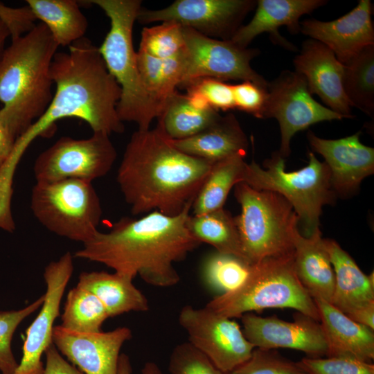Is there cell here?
<instances>
[{"mask_svg":"<svg viewBox=\"0 0 374 374\" xmlns=\"http://www.w3.org/2000/svg\"><path fill=\"white\" fill-rule=\"evenodd\" d=\"M213 165L179 150L157 127L137 130L125 147L116 181L133 215L175 216L192 207Z\"/></svg>","mask_w":374,"mask_h":374,"instance_id":"3","label":"cell"},{"mask_svg":"<svg viewBox=\"0 0 374 374\" xmlns=\"http://www.w3.org/2000/svg\"><path fill=\"white\" fill-rule=\"evenodd\" d=\"M36 19L41 20L58 46L69 47L85 37L87 17L74 0H27Z\"/></svg>","mask_w":374,"mask_h":374,"instance_id":"28","label":"cell"},{"mask_svg":"<svg viewBox=\"0 0 374 374\" xmlns=\"http://www.w3.org/2000/svg\"><path fill=\"white\" fill-rule=\"evenodd\" d=\"M107 318L108 314L100 301L89 291L77 285L66 296L60 326L77 332H99Z\"/></svg>","mask_w":374,"mask_h":374,"instance_id":"33","label":"cell"},{"mask_svg":"<svg viewBox=\"0 0 374 374\" xmlns=\"http://www.w3.org/2000/svg\"><path fill=\"white\" fill-rule=\"evenodd\" d=\"M178 321L188 334V342L224 373L248 360L255 349L238 323L206 306H184Z\"/></svg>","mask_w":374,"mask_h":374,"instance_id":"13","label":"cell"},{"mask_svg":"<svg viewBox=\"0 0 374 374\" xmlns=\"http://www.w3.org/2000/svg\"><path fill=\"white\" fill-rule=\"evenodd\" d=\"M16 138L6 127L0 119V167L12 153Z\"/></svg>","mask_w":374,"mask_h":374,"instance_id":"44","label":"cell"},{"mask_svg":"<svg viewBox=\"0 0 374 374\" xmlns=\"http://www.w3.org/2000/svg\"><path fill=\"white\" fill-rule=\"evenodd\" d=\"M234 195L241 207L234 220L244 259L253 265L293 255L299 218L291 204L277 193L256 190L244 182L235 186Z\"/></svg>","mask_w":374,"mask_h":374,"instance_id":"7","label":"cell"},{"mask_svg":"<svg viewBox=\"0 0 374 374\" xmlns=\"http://www.w3.org/2000/svg\"><path fill=\"white\" fill-rule=\"evenodd\" d=\"M245 155L236 154L215 163L200 188L191 209L201 215L224 208L231 188L242 182Z\"/></svg>","mask_w":374,"mask_h":374,"instance_id":"30","label":"cell"},{"mask_svg":"<svg viewBox=\"0 0 374 374\" xmlns=\"http://www.w3.org/2000/svg\"><path fill=\"white\" fill-rule=\"evenodd\" d=\"M132 368L129 357L124 353L120 355L118 363V374H132Z\"/></svg>","mask_w":374,"mask_h":374,"instance_id":"45","label":"cell"},{"mask_svg":"<svg viewBox=\"0 0 374 374\" xmlns=\"http://www.w3.org/2000/svg\"><path fill=\"white\" fill-rule=\"evenodd\" d=\"M184 46L181 51L182 82L203 78L221 81H251L267 88L268 82L251 66V62L260 54L257 48H244L231 40L205 36L182 26Z\"/></svg>","mask_w":374,"mask_h":374,"instance_id":"10","label":"cell"},{"mask_svg":"<svg viewBox=\"0 0 374 374\" xmlns=\"http://www.w3.org/2000/svg\"><path fill=\"white\" fill-rule=\"evenodd\" d=\"M251 267L252 265L240 257L215 251L204 258L202 275L210 289L222 294L239 287Z\"/></svg>","mask_w":374,"mask_h":374,"instance_id":"34","label":"cell"},{"mask_svg":"<svg viewBox=\"0 0 374 374\" xmlns=\"http://www.w3.org/2000/svg\"><path fill=\"white\" fill-rule=\"evenodd\" d=\"M372 10L371 1L360 0L351 11L337 19L302 21L301 32L323 44L344 64L366 47L374 45Z\"/></svg>","mask_w":374,"mask_h":374,"instance_id":"19","label":"cell"},{"mask_svg":"<svg viewBox=\"0 0 374 374\" xmlns=\"http://www.w3.org/2000/svg\"><path fill=\"white\" fill-rule=\"evenodd\" d=\"M11 40L0 60V119L17 139L53 99L51 66L59 46L42 22Z\"/></svg>","mask_w":374,"mask_h":374,"instance_id":"4","label":"cell"},{"mask_svg":"<svg viewBox=\"0 0 374 374\" xmlns=\"http://www.w3.org/2000/svg\"><path fill=\"white\" fill-rule=\"evenodd\" d=\"M220 116L218 111L202 106L177 91L163 107L156 127L169 139L181 140L204 130Z\"/></svg>","mask_w":374,"mask_h":374,"instance_id":"27","label":"cell"},{"mask_svg":"<svg viewBox=\"0 0 374 374\" xmlns=\"http://www.w3.org/2000/svg\"><path fill=\"white\" fill-rule=\"evenodd\" d=\"M326 0H258L251 20L242 25L231 38L240 46L247 48L260 34L268 33L273 43L288 50L296 46L278 33L280 26H286L292 34L301 32L299 19L305 15L327 3Z\"/></svg>","mask_w":374,"mask_h":374,"instance_id":"21","label":"cell"},{"mask_svg":"<svg viewBox=\"0 0 374 374\" xmlns=\"http://www.w3.org/2000/svg\"><path fill=\"white\" fill-rule=\"evenodd\" d=\"M295 315L290 322L275 316L262 317L247 313L240 317L242 330L256 348H290L304 352L308 357H326L328 346L319 321L300 312Z\"/></svg>","mask_w":374,"mask_h":374,"instance_id":"16","label":"cell"},{"mask_svg":"<svg viewBox=\"0 0 374 374\" xmlns=\"http://www.w3.org/2000/svg\"><path fill=\"white\" fill-rule=\"evenodd\" d=\"M184 46L182 26L174 21H165L143 28L139 51L163 60L177 55Z\"/></svg>","mask_w":374,"mask_h":374,"instance_id":"35","label":"cell"},{"mask_svg":"<svg viewBox=\"0 0 374 374\" xmlns=\"http://www.w3.org/2000/svg\"><path fill=\"white\" fill-rule=\"evenodd\" d=\"M206 307L230 319L267 308H292L319 321L317 305L296 276L294 254L252 265L239 287L214 297Z\"/></svg>","mask_w":374,"mask_h":374,"instance_id":"6","label":"cell"},{"mask_svg":"<svg viewBox=\"0 0 374 374\" xmlns=\"http://www.w3.org/2000/svg\"><path fill=\"white\" fill-rule=\"evenodd\" d=\"M335 272L330 303L348 317L374 305L373 272L366 275L353 258L332 239H323Z\"/></svg>","mask_w":374,"mask_h":374,"instance_id":"23","label":"cell"},{"mask_svg":"<svg viewBox=\"0 0 374 374\" xmlns=\"http://www.w3.org/2000/svg\"><path fill=\"white\" fill-rule=\"evenodd\" d=\"M361 132L339 139H325L309 131L312 149L325 159L330 172V184L336 195L355 194L362 180L374 172V149L359 140Z\"/></svg>","mask_w":374,"mask_h":374,"instance_id":"18","label":"cell"},{"mask_svg":"<svg viewBox=\"0 0 374 374\" xmlns=\"http://www.w3.org/2000/svg\"><path fill=\"white\" fill-rule=\"evenodd\" d=\"M30 203L37 221L59 236L84 243L98 231L103 211L91 182L75 179L36 181Z\"/></svg>","mask_w":374,"mask_h":374,"instance_id":"9","label":"cell"},{"mask_svg":"<svg viewBox=\"0 0 374 374\" xmlns=\"http://www.w3.org/2000/svg\"><path fill=\"white\" fill-rule=\"evenodd\" d=\"M168 370L170 374H225L188 341L173 349Z\"/></svg>","mask_w":374,"mask_h":374,"instance_id":"39","label":"cell"},{"mask_svg":"<svg viewBox=\"0 0 374 374\" xmlns=\"http://www.w3.org/2000/svg\"><path fill=\"white\" fill-rule=\"evenodd\" d=\"M132 278L114 272L83 271L78 286L93 294L103 303L109 317L129 312H146L148 300L134 284Z\"/></svg>","mask_w":374,"mask_h":374,"instance_id":"26","label":"cell"},{"mask_svg":"<svg viewBox=\"0 0 374 374\" xmlns=\"http://www.w3.org/2000/svg\"><path fill=\"white\" fill-rule=\"evenodd\" d=\"M186 226L200 243H207L218 252L245 260L234 217L224 208L204 214L190 215Z\"/></svg>","mask_w":374,"mask_h":374,"instance_id":"31","label":"cell"},{"mask_svg":"<svg viewBox=\"0 0 374 374\" xmlns=\"http://www.w3.org/2000/svg\"><path fill=\"white\" fill-rule=\"evenodd\" d=\"M182 152L213 164L236 154H247V137L233 114L220 116L200 132L184 139L170 140Z\"/></svg>","mask_w":374,"mask_h":374,"instance_id":"24","label":"cell"},{"mask_svg":"<svg viewBox=\"0 0 374 374\" xmlns=\"http://www.w3.org/2000/svg\"><path fill=\"white\" fill-rule=\"evenodd\" d=\"M225 374H307L298 362L271 350L256 348L249 359Z\"/></svg>","mask_w":374,"mask_h":374,"instance_id":"37","label":"cell"},{"mask_svg":"<svg viewBox=\"0 0 374 374\" xmlns=\"http://www.w3.org/2000/svg\"><path fill=\"white\" fill-rule=\"evenodd\" d=\"M132 336L127 327L84 333L65 329L60 325L53 328V343L84 374H118L121 348Z\"/></svg>","mask_w":374,"mask_h":374,"instance_id":"17","label":"cell"},{"mask_svg":"<svg viewBox=\"0 0 374 374\" xmlns=\"http://www.w3.org/2000/svg\"><path fill=\"white\" fill-rule=\"evenodd\" d=\"M10 34L6 24L0 19V60L5 50V44Z\"/></svg>","mask_w":374,"mask_h":374,"instance_id":"46","label":"cell"},{"mask_svg":"<svg viewBox=\"0 0 374 374\" xmlns=\"http://www.w3.org/2000/svg\"><path fill=\"white\" fill-rule=\"evenodd\" d=\"M307 374H374L371 363L343 357H306L298 362Z\"/></svg>","mask_w":374,"mask_h":374,"instance_id":"40","label":"cell"},{"mask_svg":"<svg viewBox=\"0 0 374 374\" xmlns=\"http://www.w3.org/2000/svg\"><path fill=\"white\" fill-rule=\"evenodd\" d=\"M293 63L312 95L317 94L327 107L346 118L354 117L343 87L344 66L329 48L317 40L307 39Z\"/></svg>","mask_w":374,"mask_h":374,"instance_id":"20","label":"cell"},{"mask_svg":"<svg viewBox=\"0 0 374 374\" xmlns=\"http://www.w3.org/2000/svg\"><path fill=\"white\" fill-rule=\"evenodd\" d=\"M308 165L296 171L286 172L285 159L277 151L264 161L261 168L254 160L244 166L242 182L258 190L277 193L292 206L301 223L305 236L319 228L322 208L335 202L330 184V172L326 162L309 152Z\"/></svg>","mask_w":374,"mask_h":374,"instance_id":"8","label":"cell"},{"mask_svg":"<svg viewBox=\"0 0 374 374\" xmlns=\"http://www.w3.org/2000/svg\"><path fill=\"white\" fill-rule=\"evenodd\" d=\"M44 353L46 365L43 374H84L66 361L53 343L46 348Z\"/></svg>","mask_w":374,"mask_h":374,"instance_id":"43","label":"cell"},{"mask_svg":"<svg viewBox=\"0 0 374 374\" xmlns=\"http://www.w3.org/2000/svg\"><path fill=\"white\" fill-rule=\"evenodd\" d=\"M328 346L326 357H348L371 363L374 330L355 322L330 302L314 300Z\"/></svg>","mask_w":374,"mask_h":374,"instance_id":"22","label":"cell"},{"mask_svg":"<svg viewBox=\"0 0 374 374\" xmlns=\"http://www.w3.org/2000/svg\"><path fill=\"white\" fill-rule=\"evenodd\" d=\"M0 19L9 30L11 39L29 32L37 20L30 8L26 6L12 8L0 1Z\"/></svg>","mask_w":374,"mask_h":374,"instance_id":"42","label":"cell"},{"mask_svg":"<svg viewBox=\"0 0 374 374\" xmlns=\"http://www.w3.org/2000/svg\"><path fill=\"white\" fill-rule=\"evenodd\" d=\"M190 209L175 216L152 211L140 218L123 217L108 232L98 231L73 256L132 278L139 275L155 287L175 285L180 276L175 263L201 244L186 226Z\"/></svg>","mask_w":374,"mask_h":374,"instance_id":"1","label":"cell"},{"mask_svg":"<svg viewBox=\"0 0 374 374\" xmlns=\"http://www.w3.org/2000/svg\"><path fill=\"white\" fill-rule=\"evenodd\" d=\"M233 89L235 109L262 119L267 88L251 81H242L233 84Z\"/></svg>","mask_w":374,"mask_h":374,"instance_id":"41","label":"cell"},{"mask_svg":"<svg viewBox=\"0 0 374 374\" xmlns=\"http://www.w3.org/2000/svg\"><path fill=\"white\" fill-rule=\"evenodd\" d=\"M182 87L186 89V94L199 99L217 111L226 112L235 109L233 84L213 78H203L192 80Z\"/></svg>","mask_w":374,"mask_h":374,"instance_id":"38","label":"cell"},{"mask_svg":"<svg viewBox=\"0 0 374 374\" xmlns=\"http://www.w3.org/2000/svg\"><path fill=\"white\" fill-rule=\"evenodd\" d=\"M117 157L109 135L93 132L87 139L62 136L36 158V181L50 182L75 179L91 182L105 176Z\"/></svg>","mask_w":374,"mask_h":374,"instance_id":"11","label":"cell"},{"mask_svg":"<svg viewBox=\"0 0 374 374\" xmlns=\"http://www.w3.org/2000/svg\"><path fill=\"white\" fill-rule=\"evenodd\" d=\"M136 60L143 84L159 116L168 100L177 91V88L182 82L181 52L172 57L162 60L138 51Z\"/></svg>","mask_w":374,"mask_h":374,"instance_id":"29","label":"cell"},{"mask_svg":"<svg viewBox=\"0 0 374 374\" xmlns=\"http://www.w3.org/2000/svg\"><path fill=\"white\" fill-rule=\"evenodd\" d=\"M141 374H163V373L154 362H148L143 366Z\"/></svg>","mask_w":374,"mask_h":374,"instance_id":"47","label":"cell"},{"mask_svg":"<svg viewBox=\"0 0 374 374\" xmlns=\"http://www.w3.org/2000/svg\"><path fill=\"white\" fill-rule=\"evenodd\" d=\"M294 265L296 276L311 297L330 302L335 287V272L325 247L321 232L302 235L293 234Z\"/></svg>","mask_w":374,"mask_h":374,"instance_id":"25","label":"cell"},{"mask_svg":"<svg viewBox=\"0 0 374 374\" xmlns=\"http://www.w3.org/2000/svg\"><path fill=\"white\" fill-rule=\"evenodd\" d=\"M276 118L280 130L278 151L285 159L290 152V141L298 132L323 121L346 118L316 101L304 77L296 71L285 70L268 82L262 119Z\"/></svg>","mask_w":374,"mask_h":374,"instance_id":"12","label":"cell"},{"mask_svg":"<svg viewBox=\"0 0 374 374\" xmlns=\"http://www.w3.org/2000/svg\"><path fill=\"white\" fill-rule=\"evenodd\" d=\"M44 294L26 307L17 310L0 311V371L14 374L18 364L11 349L12 336L24 319L42 306Z\"/></svg>","mask_w":374,"mask_h":374,"instance_id":"36","label":"cell"},{"mask_svg":"<svg viewBox=\"0 0 374 374\" xmlns=\"http://www.w3.org/2000/svg\"><path fill=\"white\" fill-rule=\"evenodd\" d=\"M343 64V87L351 107L373 118L374 45L366 47Z\"/></svg>","mask_w":374,"mask_h":374,"instance_id":"32","label":"cell"},{"mask_svg":"<svg viewBox=\"0 0 374 374\" xmlns=\"http://www.w3.org/2000/svg\"><path fill=\"white\" fill-rule=\"evenodd\" d=\"M256 6L254 0H177L158 10L141 7L136 21H174L211 38L231 40Z\"/></svg>","mask_w":374,"mask_h":374,"instance_id":"14","label":"cell"},{"mask_svg":"<svg viewBox=\"0 0 374 374\" xmlns=\"http://www.w3.org/2000/svg\"><path fill=\"white\" fill-rule=\"evenodd\" d=\"M73 271L70 252L50 262L44 269L46 290L42 308L26 330L22 347V357L14 374H43L41 357L53 344L55 320L60 315V306L65 288Z\"/></svg>","mask_w":374,"mask_h":374,"instance_id":"15","label":"cell"},{"mask_svg":"<svg viewBox=\"0 0 374 374\" xmlns=\"http://www.w3.org/2000/svg\"><path fill=\"white\" fill-rule=\"evenodd\" d=\"M100 8L110 20V29L98 47L109 73L121 94L117 113L123 121L134 122L138 130H148L158 116L157 109L141 78L133 46V27L141 8L140 0L84 1Z\"/></svg>","mask_w":374,"mask_h":374,"instance_id":"5","label":"cell"},{"mask_svg":"<svg viewBox=\"0 0 374 374\" xmlns=\"http://www.w3.org/2000/svg\"><path fill=\"white\" fill-rule=\"evenodd\" d=\"M51 75L55 84L53 99L44 113L17 139L10 159L19 163L32 142L54 131L57 121L77 118L93 132L123 133V122L117 113L121 90L108 71L98 47L86 37L66 52L53 57Z\"/></svg>","mask_w":374,"mask_h":374,"instance_id":"2","label":"cell"}]
</instances>
